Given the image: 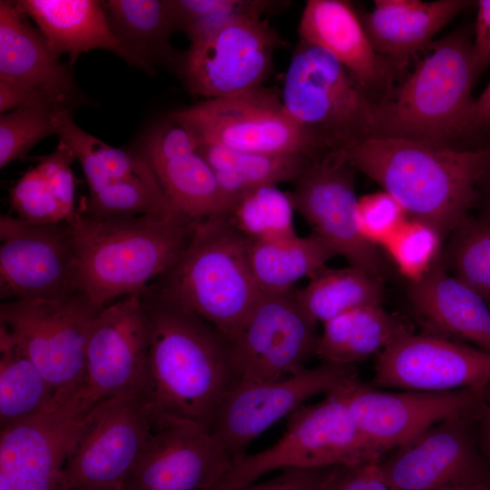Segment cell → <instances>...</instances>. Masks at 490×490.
I'll use <instances>...</instances> for the list:
<instances>
[{"label":"cell","instance_id":"cell-1","mask_svg":"<svg viewBox=\"0 0 490 490\" xmlns=\"http://www.w3.org/2000/svg\"><path fill=\"white\" fill-rule=\"evenodd\" d=\"M150 325L148 388L154 416L211 431L226 395L239 383L230 341L153 284L141 291Z\"/></svg>","mask_w":490,"mask_h":490},{"label":"cell","instance_id":"cell-2","mask_svg":"<svg viewBox=\"0 0 490 490\" xmlns=\"http://www.w3.org/2000/svg\"><path fill=\"white\" fill-rule=\"evenodd\" d=\"M355 171L377 182L408 218L440 235L468 218L490 169V149L459 150L391 136H369L340 150Z\"/></svg>","mask_w":490,"mask_h":490},{"label":"cell","instance_id":"cell-3","mask_svg":"<svg viewBox=\"0 0 490 490\" xmlns=\"http://www.w3.org/2000/svg\"><path fill=\"white\" fill-rule=\"evenodd\" d=\"M75 289L100 308L140 292L163 275L188 246L196 222L177 212L70 220Z\"/></svg>","mask_w":490,"mask_h":490},{"label":"cell","instance_id":"cell-4","mask_svg":"<svg viewBox=\"0 0 490 490\" xmlns=\"http://www.w3.org/2000/svg\"><path fill=\"white\" fill-rule=\"evenodd\" d=\"M250 244L227 217L196 222L180 259L152 284L230 341L261 294L250 263Z\"/></svg>","mask_w":490,"mask_h":490},{"label":"cell","instance_id":"cell-5","mask_svg":"<svg viewBox=\"0 0 490 490\" xmlns=\"http://www.w3.org/2000/svg\"><path fill=\"white\" fill-rule=\"evenodd\" d=\"M475 80L466 33L457 31L431 43V51L411 75L377 103L373 136L446 145L466 133Z\"/></svg>","mask_w":490,"mask_h":490},{"label":"cell","instance_id":"cell-6","mask_svg":"<svg viewBox=\"0 0 490 490\" xmlns=\"http://www.w3.org/2000/svg\"><path fill=\"white\" fill-rule=\"evenodd\" d=\"M341 387L316 404H304L289 415L284 435L272 446L234 458L212 490H239L278 469L377 462L381 456L358 429Z\"/></svg>","mask_w":490,"mask_h":490},{"label":"cell","instance_id":"cell-7","mask_svg":"<svg viewBox=\"0 0 490 490\" xmlns=\"http://www.w3.org/2000/svg\"><path fill=\"white\" fill-rule=\"evenodd\" d=\"M282 103L329 151L373 136L377 103L335 57L299 40L287 69Z\"/></svg>","mask_w":490,"mask_h":490},{"label":"cell","instance_id":"cell-8","mask_svg":"<svg viewBox=\"0 0 490 490\" xmlns=\"http://www.w3.org/2000/svg\"><path fill=\"white\" fill-rule=\"evenodd\" d=\"M168 116L189 129L198 144L269 154L300 153L312 159L330 152L292 118L280 95L263 86L203 99Z\"/></svg>","mask_w":490,"mask_h":490},{"label":"cell","instance_id":"cell-9","mask_svg":"<svg viewBox=\"0 0 490 490\" xmlns=\"http://www.w3.org/2000/svg\"><path fill=\"white\" fill-rule=\"evenodd\" d=\"M148 391L106 398L85 415L64 466L68 490H122L152 435Z\"/></svg>","mask_w":490,"mask_h":490},{"label":"cell","instance_id":"cell-10","mask_svg":"<svg viewBox=\"0 0 490 490\" xmlns=\"http://www.w3.org/2000/svg\"><path fill=\"white\" fill-rule=\"evenodd\" d=\"M102 308L81 293L54 299L1 302L4 326L55 394L75 395L85 373L89 333Z\"/></svg>","mask_w":490,"mask_h":490},{"label":"cell","instance_id":"cell-11","mask_svg":"<svg viewBox=\"0 0 490 490\" xmlns=\"http://www.w3.org/2000/svg\"><path fill=\"white\" fill-rule=\"evenodd\" d=\"M282 43L261 18H239L191 44L177 73L187 90L204 100L240 94L262 86Z\"/></svg>","mask_w":490,"mask_h":490},{"label":"cell","instance_id":"cell-12","mask_svg":"<svg viewBox=\"0 0 490 490\" xmlns=\"http://www.w3.org/2000/svg\"><path fill=\"white\" fill-rule=\"evenodd\" d=\"M150 325L140 292L106 305L92 325L85 373L74 397L85 411L122 392L148 391Z\"/></svg>","mask_w":490,"mask_h":490},{"label":"cell","instance_id":"cell-13","mask_svg":"<svg viewBox=\"0 0 490 490\" xmlns=\"http://www.w3.org/2000/svg\"><path fill=\"white\" fill-rule=\"evenodd\" d=\"M318 337L317 323L298 303L295 289L261 293L230 340L238 382L275 380L302 371L315 355Z\"/></svg>","mask_w":490,"mask_h":490},{"label":"cell","instance_id":"cell-14","mask_svg":"<svg viewBox=\"0 0 490 490\" xmlns=\"http://www.w3.org/2000/svg\"><path fill=\"white\" fill-rule=\"evenodd\" d=\"M485 389L384 391L358 377L341 387L358 429L381 457L439 422L456 416L477 418Z\"/></svg>","mask_w":490,"mask_h":490},{"label":"cell","instance_id":"cell-15","mask_svg":"<svg viewBox=\"0 0 490 490\" xmlns=\"http://www.w3.org/2000/svg\"><path fill=\"white\" fill-rule=\"evenodd\" d=\"M356 377L354 365L323 362L275 380L239 383L221 402L211 432L234 459L246 454L256 437L309 398L326 396Z\"/></svg>","mask_w":490,"mask_h":490},{"label":"cell","instance_id":"cell-16","mask_svg":"<svg viewBox=\"0 0 490 490\" xmlns=\"http://www.w3.org/2000/svg\"><path fill=\"white\" fill-rule=\"evenodd\" d=\"M354 172L342 151L328 152L310 161L289 193L295 211L305 219L312 233L350 266L382 282L386 277L382 259L377 247L358 230Z\"/></svg>","mask_w":490,"mask_h":490},{"label":"cell","instance_id":"cell-17","mask_svg":"<svg viewBox=\"0 0 490 490\" xmlns=\"http://www.w3.org/2000/svg\"><path fill=\"white\" fill-rule=\"evenodd\" d=\"M77 293L70 220L31 224L0 216L1 301L54 299Z\"/></svg>","mask_w":490,"mask_h":490},{"label":"cell","instance_id":"cell-18","mask_svg":"<svg viewBox=\"0 0 490 490\" xmlns=\"http://www.w3.org/2000/svg\"><path fill=\"white\" fill-rule=\"evenodd\" d=\"M89 411L55 395L39 413L0 431V490H68L64 466Z\"/></svg>","mask_w":490,"mask_h":490},{"label":"cell","instance_id":"cell-19","mask_svg":"<svg viewBox=\"0 0 490 490\" xmlns=\"http://www.w3.org/2000/svg\"><path fill=\"white\" fill-rule=\"evenodd\" d=\"M471 416L439 422L388 451L376 466L390 490H441L490 483Z\"/></svg>","mask_w":490,"mask_h":490},{"label":"cell","instance_id":"cell-20","mask_svg":"<svg viewBox=\"0 0 490 490\" xmlns=\"http://www.w3.org/2000/svg\"><path fill=\"white\" fill-rule=\"evenodd\" d=\"M233 458L205 426L161 416L122 490H212Z\"/></svg>","mask_w":490,"mask_h":490},{"label":"cell","instance_id":"cell-21","mask_svg":"<svg viewBox=\"0 0 490 490\" xmlns=\"http://www.w3.org/2000/svg\"><path fill=\"white\" fill-rule=\"evenodd\" d=\"M369 385L426 392L490 385V352L434 334L412 332L377 355Z\"/></svg>","mask_w":490,"mask_h":490},{"label":"cell","instance_id":"cell-22","mask_svg":"<svg viewBox=\"0 0 490 490\" xmlns=\"http://www.w3.org/2000/svg\"><path fill=\"white\" fill-rule=\"evenodd\" d=\"M11 1L0 2V81L38 92L73 109L83 102L71 70Z\"/></svg>","mask_w":490,"mask_h":490},{"label":"cell","instance_id":"cell-23","mask_svg":"<svg viewBox=\"0 0 490 490\" xmlns=\"http://www.w3.org/2000/svg\"><path fill=\"white\" fill-rule=\"evenodd\" d=\"M299 35V40L335 57L369 94L382 93L385 100L392 93L394 68L375 51L360 17L348 2L307 1Z\"/></svg>","mask_w":490,"mask_h":490},{"label":"cell","instance_id":"cell-24","mask_svg":"<svg viewBox=\"0 0 490 490\" xmlns=\"http://www.w3.org/2000/svg\"><path fill=\"white\" fill-rule=\"evenodd\" d=\"M15 6L38 25L51 50L67 54L70 64L83 53L103 49L147 74L154 68L130 50L113 33L103 9L95 0H20Z\"/></svg>","mask_w":490,"mask_h":490},{"label":"cell","instance_id":"cell-25","mask_svg":"<svg viewBox=\"0 0 490 490\" xmlns=\"http://www.w3.org/2000/svg\"><path fill=\"white\" fill-rule=\"evenodd\" d=\"M469 5L466 0H376L360 19L375 51L397 68L431 44L437 32Z\"/></svg>","mask_w":490,"mask_h":490},{"label":"cell","instance_id":"cell-26","mask_svg":"<svg viewBox=\"0 0 490 490\" xmlns=\"http://www.w3.org/2000/svg\"><path fill=\"white\" fill-rule=\"evenodd\" d=\"M409 295L430 333L461 338L490 352V305L466 284L449 276L439 260L411 283Z\"/></svg>","mask_w":490,"mask_h":490},{"label":"cell","instance_id":"cell-27","mask_svg":"<svg viewBox=\"0 0 490 490\" xmlns=\"http://www.w3.org/2000/svg\"><path fill=\"white\" fill-rule=\"evenodd\" d=\"M75 157L63 143L39 158L10 189L13 215L31 224H54L72 220L77 211L72 163Z\"/></svg>","mask_w":490,"mask_h":490},{"label":"cell","instance_id":"cell-28","mask_svg":"<svg viewBox=\"0 0 490 490\" xmlns=\"http://www.w3.org/2000/svg\"><path fill=\"white\" fill-rule=\"evenodd\" d=\"M412 332L408 321L381 306L359 307L323 323L315 355L325 363L354 365Z\"/></svg>","mask_w":490,"mask_h":490},{"label":"cell","instance_id":"cell-29","mask_svg":"<svg viewBox=\"0 0 490 490\" xmlns=\"http://www.w3.org/2000/svg\"><path fill=\"white\" fill-rule=\"evenodd\" d=\"M145 161L175 212L195 222L227 217L233 201L197 151Z\"/></svg>","mask_w":490,"mask_h":490},{"label":"cell","instance_id":"cell-30","mask_svg":"<svg viewBox=\"0 0 490 490\" xmlns=\"http://www.w3.org/2000/svg\"><path fill=\"white\" fill-rule=\"evenodd\" d=\"M103 6L113 33L130 50L152 67L178 70L182 54L170 43L177 31L171 0H109Z\"/></svg>","mask_w":490,"mask_h":490},{"label":"cell","instance_id":"cell-31","mask_svg":"<svg viewBox=\"0 0 490 490\" xmlns=\"http://www.w3.org/2000/svg\"><path fill=\"white\" fill-rule=\"evenodd\" d=\"M337 254L321 238L312 233L250 244L249 256L255 281L261 293L294 289L299 279L311 278Z\"/></svg>","mask_w":490,"mask_h":490},{"label":"cell","instance_id":"cell-32","mask_svg":"<svg viewBox=\"0 0 490 490\" xmlns=\"http://www.w3.org/2000/svg\"><path fill=\"white\" fill-rule=\"evenodd\" d=\"M197 152L233 201L241 193L259 187L296 182L312 160L300 153L250 152L205 143L199 144Z\"/></svg>","mask_w":490,"mask_h":490},{"label":"cell","instance_id":"cell-33","mask_svg":"<svg viewBox=\"0 0 490 490\" xmlns=\"http://www.w3.org/2000/svg\"><path fill=\"white\" fill-rule=\"evenodd\" d=\"M57 123L60 143L69 148L79 162L89 191L119 181H158L150 165L137 152L110 146L80 128L72 109H61Z\"/></svg>","mask_w":490,"mask_h":490},{"label":"cell","instance_id":"cell-34","mask_svg":"<svg viewBox=\"0 0 490 490\" xmlns=\"http://www.w3.org/2000/svg\"><path fill=\"white\" fill-rule=\"evenodd\" d=\"M55 393L38 367L0 325V429L39 413Z\"/></svg>","mask_w":490,"mask_h":490},{"label":"cell","instance_id":"cell-35","mask_svg":"<svg viewBox=\"0 0 490 490\" xmlns=\"http://www.w3.org/2000/svg\"><path fill=\"white\" fill-rule=\"evenodd\" d=\"M309 279L304 288L296 289V299L316 323L359 307L381 306L382 282L359 268H323Z\"/></svg>","mask_w":490,"mask_h":490},{"label":"cell","instance_id":"cell-36","mask_svg":"<svg viewBox=\"0 0 490 490\" xmlns=\"http://www.w3.org/2000/svg\"><path fill=\"white\" fill-rule=\"evenodd\" d=\"M294 211L289 192L267 185L236 197L227 218L250 241H270L297 235Z\"/></svg>","mask_w":490,"mask_h":490},{"label":"cell","instance_id":"cell-37","mask_svg":"<svg viewBox=\"0 0 490 490\" xmlns=\"http://www.w3.org/2000/svg\"><path fill=\"white\" fill-rule=\"evenodd\" d=\"M177 30L197 43L228 23L286 9L290 2L276 0H171Z\"/></svg>","mask_w":490,"mask_h":490},{"label":"cell","instance_id":"cell-38","mask_svg":"<svg viewBox=\"0 0 490 490\" xmlns=\"http://www.w3.org/2000/svg\"><path fill=\"white\" fill-rule=\"evenodd\" d=\"M62 108L67 107L39 102L1 113L0 167L24 158L44 138L58 134L57 113Z\"/></svg>","mask_w":490,"mask_h":490},{"label":"cell","instance_id":"cell-39","mask_svg":"<svg viewBox=\"0 0 490 490\" xmlns=\"http://www.w3.org/2000/svg\"><path fill=\"white\" fill-rule=\"evenodd\" d=\"M456 230L451 249L455 277L490 305V212L468 217Z\"/></svg>","mask_w":490,"mask_h":490},{"label":"cell","instance_id":"cell-40","mask_svg":"<svg viewBox=\"0 0 490 490\" xmlns=\"http://www.w3.org/2000/svg\"><path fill=\"white\" fill-rule=\"evenodd\" d=\"M441 237L427 223L407 218L382 247L400 273L413 282L423 277L439 259Z\"/></svg>","mask_w":490,"mask_h":490},{"label":"cell","instance_id":"cell-41","mask_svg":"<svg viewBox=\"0 0 490 490\" xmlns=\"http://www.w3.org/2000/svg\"><path fill=\"white\" fill-rule=\"evenodd\" d=\"M408 218L401 204L382 191L358 198L357 221L364 239L383 246Z\"/></svg>","mask_w":490,"mask_h":490},{"label":"cell","instance_id":"cell-42","mask_svg":"<svg viewBox=\"0 0 490 490\" xmlns=\"http://www.w3.org/2000/svg\"><path fill=\"white\" fill-rule=\"evenodd\" d=\"M314 490H390L376 462L328 467Z\"/></svg>","mask_w":490,"mask_h":490},{"label":"cell","instance_id":"cell-43","mask_svg":"<svg viewBox=\"0 0 490 490\" xmlns=\"http://www.w3.org/2000/svg\"><path fill=\"white\" fill-rule=\"evenodd\" d=\"M327 468H289L281 470L277 477L239 490H314Z\"/></svg>","mask_w":490,"mask_h":490},{"label":"cell","instance_id":"cell-44","mask_svg":"<svg viewBox=\"0 0 490 490\" xmlns=\"http://www.w3.org/2000/svg\"><path fill=\"white\" fill-rule=\"evenodd\" d=\"M472 43L473 66L475 79L490 66V0H479Z\"/></svg>","mask_w":490,"mask_h":490},{"label":"cell","instance_id":"cell-45","mask_svg":"<svg viewBox=\"0 0 490 490\" xmlns=\"http://www.w3.org/2000/svg\"><path fill=\"white\" fill-rule=\"evenodd\" d=\"M487 126H490V83L482 94L474 100L466 122V133Z\"/></svg>","mask_w":490,"mask_h":490},{"label":"cell","instance_id":"cell-46","mask_svg":"<svg viewBox=\"0 0 490 490\" xmlns=\"http://www.w3.org/2000/svg\"><path fill=\"white\" fill-rule=\"evenodd\" d=\"M477 420L479 422L482 450L490 463V409L485 403Z\"/></svg>","mask_w":490,"mask_h":490},{"label":"cell","instance_id":"cell-47","mask_svg":"<svg viewBox=\"0 0 490 490\" xmlns=\"http://www.w3.org/2000/svg\"><path fill=\"white\" fill-rule=\"evenodd\" d=\"M441 490H490V483L455 485Z\"/></svg>","mask_w":490,"mask_h":490},{"label":"cell","instance_id":"cell-48","mask_svg":"<svg viewBox=\"0 0 490 490\" xmlns=\"http://www.w3.org/2000/svg\"><path fill=\"white\" fill-rule=\"evenodd\" d=\"M485 403L486 407L490 409V385L486 387L485 391Z\"/></svg>","mask_w":490,"mask_h":490},{"label":"cell","instance_id":"cell-49","mask_svg":"<svg viewBox=\"0 0 490 490\" xmlns=\"http://www.w3.org/2000/svg\"><path fill=\"white\" fill-rule=\"evenodd\" d=\"M485 178H486V179H489V180H488V189H487V193H488V200H489V203H490V169H489L487 174L485 175ZM489 212H490V211H489Z\"/></svg>","mask_w":490,"mask_h":490}]
</instances>
